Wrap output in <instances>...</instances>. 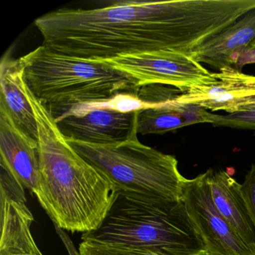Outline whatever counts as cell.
<instances>
[{
    "mask_svg": "<svg viewBox=\"0 0 255 255\" xmlns=\"http://www.w3.org/2000/svg\"><path fill=\"white\" fill-rule=\"evenodd\" d=\"M38 126L42 201L59 228L90 232L99 228L119 189L68 142L56 120L25 83Z\"/></svg>",
    "mask_w": 255,
    "mask_h": 255,
    "instance_id": "cell-2",
    "label": "cell"
},
{
    "mask_svg": "<svg viewBox=\"0 0 255 255\" xmlns=\"http://www.w3.org/2000/svg\"><path fill=\"white\" fill-rule=\"evenodd\" d=\"M214 83L189 89L174 101L228 114L255 108V76L244 74L233 67H225L219 73H214Z\"/></svg>",
    "mask_w": 255,
    "mask_h": 255,
    "instance_id": "cell-9",
    "label": "cell"
},
{
    "mask_svg": "<svg viewBox=\"0 0 255 255\" xmlns=\"http://www.w3.org/2000/svg\"><path fill=\"white\" fill-rule=\"evenodd\" d=\"M242 192L255 225V164L252 165L242 184Z\"/></svg>",
    "mask_w": 255,
    "mask_h": 255,
    "instance_id": "cell-18",
    "label": "cell"
},
{
    "mask_svg": "<svg viewBox=\"0 0 255 255\" xmlns=\"http://www.w3.org/2000/svg\"><path fill=\"white\" fill-rule=\"evenodd\" d=\"M82 241L150 249L165 255H207L183 198L119 190L98 229Z\"/></svg>",
    "mask_w": 255,
    "mask_h": 255,
    "instance_id": "cell-3",
    "label": "cell"
},
{
    "mask_svg": "<svg viewBox=\"0 0 255 255\" xmlns=\"http://www.w3.org/2000/svg\"><path fill=\"white\" fill-rule=\"evenodd\" d=\"M255 63V39L247 46L237 58L234 68L239 71L246 65Z\"/></svg>",
    "mask_w": 255,
    "mask_h": 255,
    "instance_id": "cell-19",
    "label": "cell"
},
{
    "mask_svg": "<svg viewBox=\"0 0 255 255\" xmlns=\"http://www.w3.org/2000/svg\"><path fill=\"white\" fill-rule=\"evenodd\" d=\"M210 124L216 128L252 129L255 132V107L249 111L234 114H212Z\"/></svg>",
    "mask_w": 255,
    "mask_h": 255,
    "instance_id": "cell-17",
    "label": "cell"
},
{
    "mask_svg": "<svg viewBox=\"0 0 255 255\" xmlns=\"http://www.w3.org/2000/svg\"><path fill=\"white\" fill-rule=\"evenodd\" d=\"M138 111L95 109L56 121L65 138L95 144H115L137 135Z\"/></svg>",
    "mask_w": 255,
    "mask_h": 255,
    "instance_id": "cell-11",
    "label": "cell"
},
{
    "mask_svg": "<svg viewBox=\"0 0 255 255\" xmlns=\"http://www.w3.org/2000/svg\"><path fill=\"white\" fill-rule=\"evenodd\" d=\"M71 147L101 170L119 190L167 199L183 198L187 179L178 161L140 142L137 135L115 144H95L68 139Z\"/></svg>",
    "mask_w": 255,
    "mask_h": 255,
    "instance_id": "cell-5",
    "label": "cell"
},
{
    "mask_svg": "<svg viewBox=\"0 0 255 255\" xmlns=\"http://www.w3.org/2000/svg\"><path fill=\"white\" fill-rule=\"evenodd\" d=\"M205 173L216 208L255 253V225L242 192V184L222 169L209 168Z\"/></svg>",
    "mask_w": 255,
    "mask_h": 255,
    "instance_id": "cell-12",
    "label": "cell"
},
{
    "mask_svg": "<svg viewBox=\"0 0 255 255\" xmlns=\"http://www.w3.org/2000/svg\"><path fill=\"white\" fill-rule=\"evenodd\" d=\"M255 39V10L212 37L189 53L201 64L216 69L233 67L245 48Z\"/></svg>",
    "mask_w": 255,
    "mask_h": 255,
    "instance_id": "cell-13",
    "label": "cell"
},
{
    "mask_svg": "<svg viewBox=\"0 0 255 255\" xmlns=\"http://www.w3.org/2000/svg\"><path fill=\"white\" fill-rule=\"evenodd\" d=\"M20 61L25 83L56 121L80 106L138 93L132 77L100 61L73 57L43 45Z\"/></svg>",
    "mask_w": 255,
    "mask_h": 255,
    "instance_id": "cell-4",
    "label": "cell"
},
{
    "mask_svg": "<svg viewBox=\"0 0 255 255\" xmlns=\"http://www.w3.org/2000/svg\"><path fill=\"white\" fill-rule=\"evenodd\" d=\"M100 62L132 77L138 89L159 84L185 92L208 86L216 80L214 73L210 72L189 54L171 50L123 55Z\"/></svg>",
    "mask_w": 255,
    "mask_h": 255,
    "instance_id": "cell-6",
    "label": "cell"
},
{
    "mask_svg": "<svg viewBox=\"0 0 255 255\" xmlns=\"http://www.w3.org/2000/svg\"><path fill=\"white\" fill-rule=\"evenodd\" d=\"M211 116L212 113L198 106L173 101L138 110L137 132L141 135L163 134L196 124H210Z\"/></svg>",
    "mask_w": 255,
    "mask_h": 255,
    "instance_id": "cell-15",
    "label": "cell"
},
{
    "mask_svg": "<svg viewBox=\"0 0 255 255\" xmlns=\"http://www.w3.org/2000/svg\"><path fill=\"white\" fill-rule=\"evenodd\" d=\"M249 11L245 0L118 1L104 8H61L35 24L50 50L103 61L159 50L189 55Z\"/></svg>",
    "mask_w": 255,
    "mask_h": 255,
    "instance_id": "cell-1",
    "label": "cell"
},
{
    "mask_svg": "<svg viewBox=\"0 0 255 255\" xmlns=\"http://www.w3.org/2000/svg\"><path fill=\"white\" fill-rule=\"evenodd\" d=\"M0 103L4 104L16 125L34 139L38 126L33 109L25 91L23 69L20 59L5 53L0 64Z\"/></svg>",
    "mask_w": 255,
    "mask_h": 255,
    "instance_id": "cell-14",
    "label": "cell"
},
{
    "mask_svg": "<svg viewBox=\"0 0 255 255\" xmlns=\"http://www.w3.org/2000/svg\"><path fill=\"white\" fill-rule=\"evenodd\" d=\"M0 167V255H43L31 233L34 217L26 205L25 188L8 168Z\"/></svg>",
    "mask_w": 255,
    "mask_h": 255,
    "instance_id": "cell-8",
    "label": "cell"
},
{
    "mask_svg": "<svg viewBox=\"0 0 255 255\" xmlns=\"http://www.w3.org/2000/svg\"><path fill=\"white\" fill-rule=\"evenodd\" d=\"M183 200L207 255H255L216 208L205 172L187 179Z\"/></svg>",
    "mask_w": 255,
    "mask_h": 255,
    "instance_id": "cell-7",
    "label": "cell"
},
{
    "mask_svg": "<svg viewBox=\"0 0 255 255\" xmlns=\"http://www.w3.org/2000/svg\"><path fill=\"white\" fill-rule=\"evenodd\" d=\"M80 255H165L150 249L82 241Z\"/></svg>",
    "mask_w": 255,
    "mask_h": 255,
    "instance_id": "cell-16",
    "label": "cell"
},
{
    "mask_svg": "<svg viewBox=\"0 0 255 255\" xmlns=\"http://www.w3.org/2000/svg\"><path fill=\"white\" fill-rule=\"evenodd\" d=\"M0 165L42 201L38 141L19 128L0 103Z\"/></svg>",
    "mask_w": 255,
    "mask_h": 255,
    "instance_id": "cell-10",
    "label": "cell"
}]
</instances>
